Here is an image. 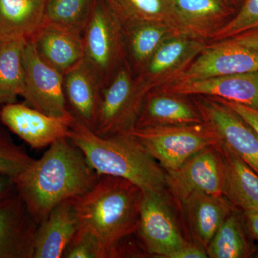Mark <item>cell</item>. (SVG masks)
<instances>
[{"label": "cell", "mask_w": 258, "mask_h": 258, "mask_svg": "<svg viewBox=\"0 0 258 258\" xmlns=\"http://www.w3.org/2000/svg\"><path fill=\"white\" fill-rule=\"evenodd\" d=\"M98 178L81 149L66 137L49 146L40 159H33L14 182L39 225L57 205L89 191Z\"/></svg>", "instance_id": "1"}, {"label": "cell", "mask_w": 258, "mask_h": 258, "mask_svg": "<svg viewBox=\"0 0 258 258\" xmlns=\"http://www.w3.org/2000/svg\"><path fill=\"white\" fill-rule=\"evenodd\" d=\"M142 195L128 180L102 175L89 191L70 200L79 230L93 236L107 258L121 257L123 242L137 232Z\"/></svg>", "instance_id": "2"}, {"label": "cell", "mask_w": 258, "mask_h": 258, "mask_svg": "<svg viewBox=\"0 0 258 258\" xmlns=\"http://www.w3.org/2000/svg\"><path fill=\"white\" fill-rule=\"evenodd\" d=\"M69 138L98 176L128 180L143 191L167 192L166 171L130 134L101 137L74 118Z\"/></svg>", "instance_id": "3"}, {"label": "cell", "mask_w": 258, "mask_h": 258, "mask_svg": "<svg viewBox=\"0 0 258 258\" xmlns=\"http://www.w3.org/2000/svg\"><path fill=\"white\" fill-rule=\"evenodd\" d=\"M166 172L175 170L205 148L221 144L207 122L191 125L134 128L128 132Z\"/></svg>", "instance_id": "4"}, {"label": "cell", "mask_w": 258, "mask_h": 258, "mask_svg": "<svg viewBox=\"0 0 258 258\" xmlns=\"http://www.w3.org/2000/svg\"><path fill=\"white\" fill-rule=\"evenodd\" d=\"M86 62L106 86L125 60L123 25L103 0H93L83 32Z\"/></svg>", "instance_id": "5"}, {"label": "cell", "mask_w": 258, "mask_h": 258, "mask_svg": "<svg viewBox=\"0 0 258 258\" xmlns=\"http://www.w3.org/2000/svg\"><path fill=\"white\" fill-rule=\"evenodd\" d=\"M147 94L125 60L103 88L93 132L101 137L128 133L135 127Z\"/></svg>", "instance_id": "6"}, {"label": "cell", "mask_w": 258, "mask_h": 258, "mask_svg": "<svg viewBox=\"0 0 258 258\" xmlns=\"http://www.w3.org/2000/svg\"><path fill=\"white\" fill-rule=\"evenodd\" d=\"M167 192L142 191L138 232L149 254L170 258L187 241L185 240L172 211Z\"/></svg>", "instance_id": "7"}, {"label": "cell", "mask_w": 258, "mask_h": 258, "mask_svg": "<svg viewBox=\"0 0 258 258\" xmlns=\"http://www.w3.org/2000/svg\"><path fill=\"white\" fill-rule=\"evenodd\" d=\"M219 145L205 148L178 169L166 172V191L172 201L181 206L194 193L223 195L224 164Z\"/></svg>", "instance_id": "8"}, {"label": "cell", "mask_w": 258, "mask_h": 258, "mask_svg": "<svg viewBox=\"0 0 258 258\" xmlns=\"http://www.w3.org/2000/svg\"><path fill=\"white\" fill-rule=\"evenodd\" d=\"M23 61L25 103L50 116L71 113L64 96V75L39 55L31 40L25 43Z\"/></svg>", "instance_id": "9"}, {"label": "cell", "mask_w": 258, "mask_h": 258, "mask_svg": "<svg viewBox=\"0 0 258 258\" xmlns=\"http://www.w3.org/2000/svg\"><path fill=\"white\" fill-rule=\"evenodd\" d=\"M193 96V103L204 121L216 130L221 143L241 158L258 175V137L252 127L215 98Z\"/></svg>", "instance_id": "10"}, {"label": "cell", "mask_w": 258, "mask_h": 258, "mask_svg": "<svg viewBox=\"0 0 258 258\" xmlns=\"http://www.w3.org/2000/svg\"><path fill=\"white\" fill-rule=\"evenodd\" d=\"M208 42L184 35L166 40L138 74L137 81L148 93L174 82L189 67Z\"/></svg>", "instance_id": "11"}, {"label": "cell", "mask_w": 258, "mask_h": 258, "mask_svg": "<svg viewBox=\"0 0 258 258\" xmlns=\"http://www.w3.org/2000/svg\"><path fill=\"white\" fill-rule=\"evenodd\" d=\"M74 120L71 113L50 116L26 103L15 102L0 108L2 123L33 149H42L59 139L69 137Z\"/></svg>", "instance_id": "12"}, {"label": "cell", "mask_w": 258, "mask_h": 258, "mask_svg": "<svg viewBox=\"0 0 258 258\" xmlns=\"http://www.w3.org/2000/svg\"><path fill=\"white\" fill-rule=\"evenodd\" d=\"M257 71L258 51L223 40L208 43L173 83Z\"/></svg>", "instance_id": "13"}, {"label": "cell", "mask_w": 258, "mask_h": 258, "mask_svg": "<svg viewBox=\"0 0 258 258\" xmlns=\"http://www.w3.org/2000/svg\"><path fill=\"white\" fill-rule=\"evenodd\" d=\"M37 227L15 187L0 200V258H33Z\"/></svg>", "instance_id": "14"}, {"label": "cell", "mask_w": 258, "mask_h": 258, "mask_svg": "<svg viewBox=\"0 0 258 258\" xmlns=\"http://www.w3.org/2000/svg\"><path fill=\"white\" fill-rule=\"evenodd\" d=\"M157 89L185 96L214 97L258 109V71L173 83Z\"/></svg>", "instance_id": "15"}, {"label": "cell", "mask_w": 258, "mask_h": 258, "mask_svg": "<svg viewBox=\"0 0 258 258\" xmlns=\"http://www.w3.org/2000/svg\"><path fill=\"white\" fill-rule=\"evenodd\" d=\"M183 35L208 42L233 18L228 0H169Z\"/></svg>", "instance_id": "16"}, {"label": "cell", "mask_w": 258, "mask_h": 258, "mask_svg": "<svg viewBox=\"0 0 258 258\" xmlns=\"http://www.w3.org/2000/svg\"><path fill=\"white\" fill-rule=\"evenodd\" d=\"M31 40L39 55L63 75L84 58L83 32L75 29L43 23Z\"/></svg>", "instance_id": "17"}, {"label": "cell", "mask_w": 258, "mask_h": 258, "mask_svg": "<svg viewBox=\"0 0 258 258\" xmlns=\"http://www.w3.org/2000/svg\"><path fill=\"white\" fill-rule=\"evenodd\" d=\"M103 85L84 61L64 74V91L68 108L76 120L94 129Z\"/></svg>", "instance_id": "18"}, {"label": "cell", "mask_w": 258, "mask_h": 258, "mask_svg": "<svg viewBox=\"0 0 258 258\" xmlns=\"http://www.w3.org/2000/svg\"><path fill=\"white\" fill-rule=\"evenodd\" d=\"M203 122L198 108L186 96L157 88L145 96L134 128L191 125Z\"/></svg>", "instance_id": "19"}, {"label": "cell", "mask_w": 258, "mask_h": 258, "mask_svg": "<svg viewBox=\"0 0 258 258\" xmlns=\"http://www.w3.org/2000/svg\"><path fill=\"white\" fill-rule=\"evenodd\" d=\"M191 234L207 249L226 219L237 210L223 195L194 193L183 203Z\"/></svg>", "instance_id": "20"}, {"label": "cell", "mask_w": 258, "mask_h": 258, "mask_svg": "<svg viewBox=\"0 0 258 258\" xmlns=\"http://www.w3.org/2000/svg\"><path fill=\"white\" fill-rule=\"evenodd\" d=\"M78 230L79 224L71 200L59 204L37 227L33 258L62 257Z\"/></svg>", "instance_id": "21"}, {"label": "cell", "mask_w": 258, "mask_h": 258, "mask_svg": "<svg viewBox=\"0 0 258 258\" xmlns=\"http://www.w3.org/2000/svg\"><path fill=\"white\" fill-rule=\"evenodd\" d=\"M219 148L224 164L223 196L244 213L258 212L257 173L224 144Z\"/></svg>", "instance_id": "22"}, {"label": "cell", "mask_w": 258, "mask_h": 258, "mask_svg": "<svg viewBox=\"0 0 258 258\" xmlns=\"http://www.w3.org/2000/svg\"><path fill=\"white\" fill-rule=\"evenodd\" d=\"M123 30L125 60L135 76L166 40L182 35L170 25L153 22L127 24Z\"/></svg>", "instance_id": "23"}, {"label": "cell", "mask_w": 258, "mask_h": 258, "mask_svg": "<svg viewBox=\"0 0 258 258\" xmlns=\"http://www.w3.org/2000/svg\"><path fill=\"white\" fill-rule=\"evenodd\" d=\"M47 0H0V41L31 40L43 23Z\"/></svg>", "instance_id": "24"}, {"label": "cell", "mask_w": 258, "mask_h": 258, "mask_svg": "<svg viewBox=\"0 0 258 258\" xmlns=\"http://www.w3.org/2000/svg\"><path fill=\"white\" fill-rule=\"evenodd\" d=\"M242 212L234 210L225 220L207 248L208 257L247 258L256 252Z\"/></svg>", "instance_id": "25"}, {"label": "cell", "mask_w": 258, "mask_h": 258, "mask_svg": "<svg viewBox=\"0 0 258 258\" xmlns=\"http://www.w3.org/2000/svg\"><path fill=\"white\" fill-rule=\"evenodd\" d=\"M103 2L122 25L142 22L164 23L172 26L182 34L169 0H103Z\"/></svg>", "instance_id": "26"}, {"label": "cell", "mask_w": 258, "mask_h": 258, "mask_svg": "<svg viewBox=\"0 0 258 258\" xmlns=\"http://www.w3.org/2000/svg\"><path fill=\"white\" fill-rule=\"evenodd\" d=\"M27 40L15 39L0 47V105L15 103L25 89L23 54Z\"/></svg>", "instance_id": "27"}, {"label": "cell", "mask_w": 258, "mask_h": 258, "mask_svg": "<svg viewBox=\"0 0 258 258\" xmlns=\"http://www.w3.org/2000/svg\"><path fill=\"white\" fill-rule=\"evenodd\" d=\"M93 0H47L43 23L63 25L83 32Z\"/></svg>", "instance_id": "28"}, {"label": "cell", "mask_w": 258, "mask_h": 258, "mask_svg": "<svg viewBox=\"0 0 258 258\" xmlns=\"http://www.w3.org/2000/svg\"><path fill=\"white\" fill-rule=\"evenodd\" d=\"M254 30H258V0H243L233 18L217 32L208 43Z\"/></svg>", "instance_id": "29"}, {"label": "cell", "mask_w": 258, "mask_h": 258, "mask_svg": "<svg viewBox=\"0 0 258 258\" xmlns=\"http://www.w3.org/2000/svg\"><path fill=\"white\" fill-rule=\"evenodd\" d=\"M32 161L28 153L0 129V175L14 179Z\"/></svg>", "instance_id": "30"}, {"label": "cell", "mask_w": 258, "mask_h": 258, "mask_svg": "<svg viewBox=\"0 0 258 258\" xmlns=\"http://www.w3.org/2000/svg\"><path fill=\"white\" fill-rule=\"evenodd\" d=\"M62 258H107L103 246L93 236L78 230L64 249Z\"/></svg>", "instance_id": "31"}, {"label": "cell", "mask_w": 258, "mask_h": 258, "mask_svg": "<svg viewBox=\"0 0 258 258\" xmlns=\"http://www.w3.org/2000/svg\"><path fill=\"white\" fill-rule=\"evenodd\" d=\"M214 98L224 103L226 106L230 108L232 111L240 115L244 121L247 122L252 127L258 137V109L250 108V107L244 106V105L235 103V102L227 101V100L221 99V98Z\"/></svg>", "instance_id": "32"}, {"label": "cell", "mask_w": 258, "mask_h": 258, "mask_svg": "<svg viewBox=\"0 0 258 258\" xmlns=\"http://www.w3.org/2000/svg\"><path fill=\"white\" fill-rule=\"evenodd\" d=\"M208 257L206 249L198 243L185 244L177 252H174L170 258H206Z\"/></svg>", "instance_id": "33"}, {"label": "cell", "mask_w": 258, "mask_h": 258, "mask_svg": "<svg viewBox=\"0 0 258 258\" xmlns=\"http://www.w3.org/2000/svg\"><path fill=\"white\" fill-rule=\"evenodd\" d=\"M225 40L241 46L258 51V30L244 32Z\"/></svg>", "instance_id": "34"}, {"label": "cell", "mask_w": 258, "mask_h": 258, "mask_svg": "<svg viewBox=\"0 0 258 258\" xmlns=\"http://www.w3.org/2000/svg\"><path fill=\"white\" fill-rule=\"evenodd\" d=\"M244 221L252 237L258 240V212H242Z\"/></svg>", "instance_id": "35"}, {"label": "cell", "mask_w": 258, "mask_h": 258, "mask_svg": "<svg viewBox=\"0 0 258 258\" xmlns=\"http://www.w3.org/2000/svg\"><path fill=\"white\" fill-rule=\"evenodd\" d=\"M14 179L10 176L0 175V200L15 189Z\"/></svg>", "instance_id": "36"}, {"label": "cell", "mask_w": 258, "mask_h": 258, "mask_svg": "<svg viewBox=\"0 0 258 258\" xmlns=\"http://www.w3.org/2000/svg\"><path fill=\"white\" fill-rule=\"evenodd\" d=\"M229 2L233 5L234 7H235L237 10L240 8L241 4H242L243 0H228Z\"/></svg>", "instance_id": "37"}, {"label": "cell", "mask_w": 258, "mask_h": 258, "mask_svg": "<svg viewBox=\"0 0 258 258\" xmlns=\"http://www.w3.org/2000/svg\"><path fill=\"white\" fill-rule=\"evenodd\" d=\"M3 42L2 41H0V47H1L2 44H3Z\"/></svg>", "instance_id": "38"}]
</instances>
